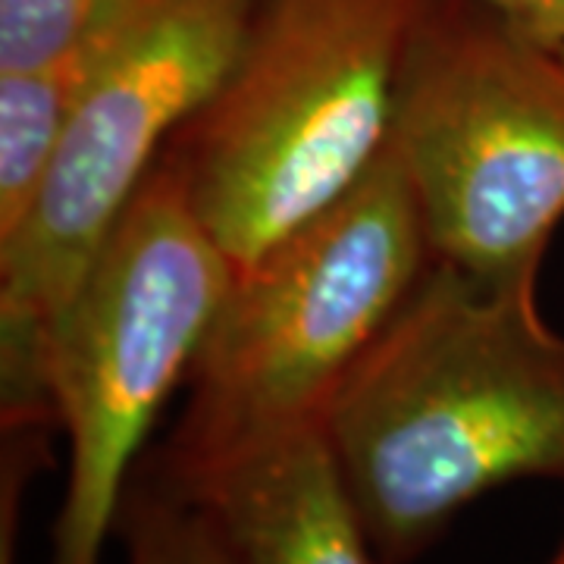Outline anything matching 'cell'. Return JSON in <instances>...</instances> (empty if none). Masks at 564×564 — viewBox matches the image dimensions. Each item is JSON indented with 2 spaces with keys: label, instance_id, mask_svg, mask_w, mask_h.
<instances>
[{
  "label": "cell",
  "instance_id": "cell-2",
  "mask_svg": "<svg viewBox=\"0 0 564 564\" xmlns=\"http://www.w3.org/2000/svg\"><path fill=\"white\" fill-rule=\"evenodd\" d=\"M426 0H251L220 88L161 161L245 267L383 158Z\"/></svg>",
  "mask_w": 564,
  "mask_h": 564
},
{
  "label": "cell",
  "instance_id": "cell-13",
  "mask_svg": "<svg viewBox=\"0 0 564 564\" xmlns=\"http://www.w3.org/2000/svg\"><path fill=\"white\" fill-rule=\"evenodd\" d=\"M549 564H564V543H562V549L555 552V558H552V562H549Z\"/></svg>",
  "mask_w": 564,
  "mask_h": 564
},
{
  "label": "cell",
  "instance_id": "cell-10",
  "mask_svg": "<svg viewBox=\"0 0 564 564\" xmlns=\"http://www.w3.org/2000/svg\"><path fill=\"white\" fill-rule=\"evenodd\" d=\"M122 0H0V73L61 57Z\"/></svg>",
  "mask_w": 564,
  "mask_h": 564
},
{
  "label": "cell",
  "instance_id": "cell-3",
  "mask_svg": "<svg viewBox=\"0 0 564 564\" xmlns=\"http://www.w3.org/2000/svg\"><path fill=\"white\" fill-rule=\"evenodd\" d=\"M426 263L421 207L389 141L348 195L236 267L188 370V404L158 462H202L323 421Z\"/></svg>",
  "mask_w": 564,
  "mask_h": 564
},
{
  "label": "cell",
  "instance_id": "cell-5",
  "mask_svg": "<svg viewBox=\"0 0 564 564\" xmlns=\"http://www.w3.org/2000/svg\"><path fill=\"white\" fill-rule=\"evenodd\" d=\"M232 273L158 161L47 333L44 380L66 436L54 564L104 562L141 445L188 380Z\"/></svg>",
  "mask_w": 564,
  "mask_h": 564
},
{
  "label": "cell",
  "instance_id": "cell-11",
  "mask_svg": "<svg viewBox=\"0 0 564 564\" xmlns=\"http://www.w3.org/2000/svg\"><path fill=\"white\" fill-rule=\"evenodd\" d=\"M51 430H3L0 462V564H17V527L25 484L47 462Z\"/></svg>",
  "mask_w": 564,
  "mask_h": 564
},
{
  "label": "cell",
  "instance_id": "cell-9",
  "mask_svg": "<svg viewBox=\"0 0 564 564\" xmlns=\"http://www.w3.org/2000/svg\"><path fill=\"white\" fill-rule=\"evenodd\" d=\"M117 533L126 564H239L214 518L151 467L129 480Z\"/></svg>",
  "mask_w": 564,
  "mask_h": 564
},
{
  "label": "cell",
  "instance_id": "cell-4",
  "mask_svg": "<svg viewBox=\"0 0 564 564\" xmlns=\"http://www.w3.org/2000/svg\"><path fill=\"white\" fill-rule=\"evenodd\" d=\"M251 0H126L20 226L0 239L3 430H51L47 333L163 148L220 88Z\"/></svg>",
  "mask_w": 564,
  "mask_h": 564
},
{
  "label": "cell",
  "instance_id": "cell-1",
  "mask_svg": "<svg viewBox=\"0 0 564 564\" xmlns=\"http://www.w3.org/2000/svg\"><path fill=\"white\" fill-rule=\"evenodd\" d=\"M323 430L383 564L417 562L492 489L564 480V336L540 311V280L430 258Z\"/></svg>",
  "mask_w": 564,
  "mask_h": 564
},
{
  "label": "cell",
  "instance_id": "cell-8",
  "mask_svg": "<svg viewBox=\"0 0 564 564\" xmlns=\"http://www.w3.org/2000/svg\"><path fill=\"white\" fill-rule=\"evenodd\" d=\"M122 3L61 57L0 73V239L20 226L35 198L63 129L107 54Z\"/></svg>",
  "mask_w": 564,
  "mask_h": 564
},
{
  "label": "cell",
  "instance_id": "cell-7",
  "mask_svg": "<svg viewBox=\"0 0 564 564\" xmlns=\"http://www.w3.org/2000/svg\"><path fill=\"white\" fill-rule=\"evenodd\" d=\"M198 502L239 564H383L345 486L323 421L202 462L148 464Z\"/></svg>",
  "mask_w": 564,
  "mask_h": 564
},
{
  "label": "cell",
  "instance_id": "cell-12",
  "mask_svg": "<svg viewBox=\"0 0 564 564\" xmlns=\"http://www.w3.org/2000/svg\"><path fill=\"white\" fill-rule=\"evenodd\" d=\"M521 39L564 54V0H484Z\"/></svg>",
  "mask_w": 564,
  "mask_h": 564
},
{
  "label": "cell",
  "instance_id": "cell-6",
  "mask_svg": "<svg viewBox=\"0 0 564 564\" xmlns=\"http://www.w3.org/2000/svg\"><path fill=\"white\" fill-rule=\"evenodd\" d=\"M389 141L433 261L540 280L564 220V54L511 32L484 0H426Z\"/></svg>",
  "mask_w": 564,
  "mask_h": 564
}]
</instances>
